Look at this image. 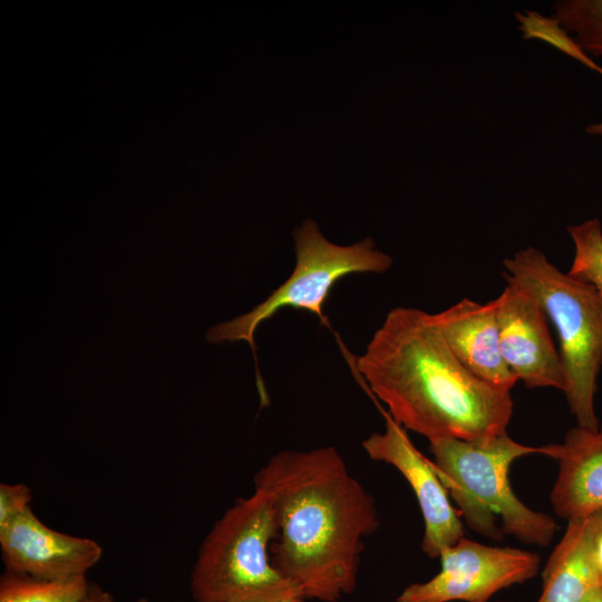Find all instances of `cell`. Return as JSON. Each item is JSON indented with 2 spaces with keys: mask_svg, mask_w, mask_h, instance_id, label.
Segmentation results:
<instances>
[{
  "mask_svg": "<svg viewBox=\"0 0 602 602\" xmlns=\"http://www.w3.org/2000/svg\"><path fill=\"white\" fill-rule=\"evenodd\" d=\"M596 562L600 572L601 586H602V544L596 543Z\"/></svg>",
  "mask_w": 602,
  "mask_h": 602,
  "instance_id": "44dd1931",
  "label": "cell"
},
{
  "mask_svg": "<svg viewBox=\"0 0 602 602\" xmlns=\"http://www.w3.org/2000/svg\"><path fill=\"white\" fill-rule=\"evenodd\" d=\"M276 525L266 492L240 497L202 542L191 573L195 602H280L302 596L273 565Z\"/></svg>",
  "mask_w": 602,
  "mask_h": 602,
  "instance_id": "5b68a950",
  "label": "cell"
},
{
  "mask_svg": "<svg viewBox=\"0 0 602 602\" xmlns=\"http://www.w3.org/2000/svg\"><path fill=\"white\" fill-rule=\"evenodd\" d=\"M6 571L43 580L86 575L100 559V545L48 527L31 506L0 527Z\"/></svg>",
  "mask_w": 602,
  "mask_h": 602,
  "instance_id": "30bf717a",
  "label": "cell"
},
{
  "mask_svg": "<svg viewBox=\"0 0 602 602\" xmlns=\"http://www.w3.org/2000/svg\"><path fill=\"white\" fill-rule=\"evenodd\" d=\"M553 10L551 19L585 55L602 56V0H562Z\"/></svg>",
  "mask_w": 602,
  "mask_h": 602,
  "instance_id": "9a60e30c",
  "label": "cell"
},
{
  "mask_svg": "<svg viewBox=\"0 0 602 602\" xmlns=\"http://www.w3.org/2000/svg\"><path fill=\"white\" fill-rule=\"evenodd\" d=\"M506 282L531 293L555 329L564 395L576 426L598 430L594 398L602 369V303L588 282L562 272L534 246L503 261Z\"/></svg>",
  "mask_w": 602,
  "mask_h": 602,
  "instance_id": "277c9868",
  "label": "cell"
},
{
  "mask_svg": "<svg viewBox=\"0 0 602 602\" xmlns=\"http://www.w3.org/2000/svg\"><path fill=\"white\" fill-rule=\"evenodd\" d=\"M495 300L502 356L517 381L564 391L563 365L538 301L508 282Z\"/></svg>",
  "mask_w": 602,
  "mask_h": 602,
  "instance_id": "9c48e42d",
  "label": "cell"
},
{
  "mask_svg": "<svg viewBox=\"0 0 602 602\" xmlns=\"http://www.w3.org/2000/svg\"><path fill=\"white\" fill-rule=\"evenodd\" d=\"M80 602H115L113 595L94 582H89L87 593ZM133 602H149L146 598Z\"/></svg>",
  "mask_w": 602,
  "mask_h": 602,
  "instance_id": "ac0fdd59",
  "label": "cell"
},
{
  "mask_svg": "<svg viewBox=\"0 0 602 602\" xmlns=\"http://www.w3.org/2000/svg\"><path fill=\"white\" fill-rule=\"evenodd\" d=\"M88 585L86 575L43 580L6 571L0 579V602H80Z\"/></svg>",
  "mask_w": 602,
  "mask_h": 602,
  "instance_id": "5bb4252c",
  "label": "cell"
},
{
  "mask_svg": "<svg viewBox=\"0 0 602 602\" xmlns=\"http://www.w3.org/2000/svg\"><path fill=\"white\" fill-rule=\"evenodd\" d=\"M596 542L602 544V512L594 515Z\"/></svg>",
  "mask_w": 602,
  "mask_h": 602,
  "instance_id": "d6986e66",
  "label": "cell"
},
{
  "mask_svg": "<svg viewBox=\"0 0 602 602\" xmlns=\"http://www.w3.org/2000/svg\"><path fill=\"white\" fill-rule=\"evenodd\" d=\"M304 598H301V596H291V598H287L280 602H304Z\"/></svg>",
  "mask_w": 602,
  "mask_h": 602,
  "instance_id": "603a6c76",
  "label": "cell"
},
{
  "mask_svg": "<svg viewBox=\"0 0 602 602\" xmlns=\"http://www.w3.org/2000/svg\"><path fill=\"white\" fill-rule=\"evenodd\" d=\"M583 602H602V586L590 593Z\"/></svg>",
  "mask_w": 602,
  "mask_h": 602,
  "instance_id": "ffe728a7",
  "label": "cell"
},
{
  "mask_svg": "<svg viewBox=\"0 0 602 602\" xmlns=\"http://www.w3.org/2000/svg\"><path fill=\"white\" fill-rule=\"evenodd\" d=\"M32 499L31 489L25 484H0V527L20 515Z\"/></svg>",
  "mask_w": 602,
  "mask_h": 602,
  "instance_id": "e0dca14e",
  "label": "cell"
},
{
  "mask_svg": "<svg viewBox=\"0 0 602 602\" xmlns=\"http://www.w3.org/2000/svg\"><path fill=\"white\" fill-rule=\"evenodd\" d=\"M379 409L385 419V430L369 435L363 439L362 448L372 460L395 467L409 484L424 520L421 548L429 557L438 559L464 537L462 516L452 504L431 460L415 447L406 429L387 410Z\"/></svg>",
  "mask_w": 602,
  "mask_h": 602,
  "instance_id": "ba28073f",
  "label": "cell"
},
{
  "mask_svg": "<svg viewBox=\"0 0 602 602\" xmlns=\"http://www.w3.org/2000/svg\"><path fill=\"white\" fill-rule=\"evenodd\" d=\"M356 378L405 429L426 437L483 440L507 433L511 391L468 371L454 356L431 314L389 311L365 353L349 359Z\"/></svg>",
  "mask_w": 602,
  "mask_h": 602,
  "instance_id": "7a4b0ae2",
  "label": "cell"
},
{
  "mask_svg": "<svg viewBox=\"0 0 602 602\" xmlns=\"http://www.w3.org/2000/svg\"><path fill=\"white\" fill-rule=\"evenodd\" d=\"M567 232L574 245L569 273L591 284L602 303V225L599 219H589L571 225Z\"/></svg>",
  "mask_w": 602,
  "mask_h": 602,
  "instance_id": "2e32d148",
  "label": "cell"
},
{
  "mask_svg": "<svg viewBox=\"0 0 602 602\" xmlns=\"http://www.w3.org/2000/svg\"><path fill=\"white\" fill-rule=\"evenodd\" d=\"M438 559L440 571L428 581L406 586L396 602H487L498 591L531 580L540 569L536 553L466 537Z\"/></svg>",
  "mask_w": 602,
  "mask_h": 602,
  "instance_id": "52a82bcc",
  "label": "cell"
},
{
  "mask_svg": "<svg viewBox=\"0 0 602 602\" xmlns=\"http://www.w3.org/2000/svg\"><path fill=\"white\" fill-rule=\"evenodd\" d=\"M537 602H583L601 588L594 515L567 522L542 572Z\"/></svg>",
  "mask_w": 602,
  "mask_h": 602,
  "instance_id": "4fadbf2b",
  "label": "cell"
},
{
  "mask_svg": "<svg viewBox=\"0 0 602 602\" xmlns=\"http://www.w3.org/2000/svg\"><path fill=\"white\" fill-rule=\"evenodd\" d=\"M600 430L602 431V420H601V423H600Z\"/></svg>",
  "mask_w": 602,
  "mask_h": 602,
  "instance_id": "cb8c5ba5",
  "label": "cell"
},
{
  "mask_svg": "<svg viewBox=\"0 0 602 602\" xmlns=\"http://www.w3.org/2000/svg\"><path fill=\"white\" fill-rule=\"evenodd\" d=\"M275 515L270 555L304 599L338 602L357 586L363 543L379 526L372 496L331 446L274 454L254 477Z\"/></svg>",
  "mask_w": 602,
  "mask_h": 602,
  "instance_id": "6da1fadb",
  "label": "cell"
},
{
  "mask_svg": "<svg viewBox=\"0 0 602 602\" xmlns=\"http://www.w3.org/2000/svg\"><path fill=\"white\" fill-rule=\"evenodd\" d=\"M433 467L464 523L476 533L501 541L504 534L525 544L546 546L556 523L526 506L509 484V468L520 457H553V444L523 445L507 433L483 440L440 438L430 441Z\"/></svg>",
  "mask_w": 602,
  "mask_h": 602,
  "instance_id": "3957f363",
  "label": "cell"
},
{
  "mask_svg": "<svg viewBox=\"0 0 602 602\" xmlns=\"http://www.w3.org/2000/svg\"><path fill=\"white\" fill-rule=\"evenodd\" d=\"M586 132L593 135H602V122L588 126Z\"/></svg>",
  "mask_w": 602,
  "mask_h": 602,
  "instance_id": "7402d4cb",
  "label": "cell"
},
{
  "mask_svg": "<svg viewBox=\"0 0 602 602\" xmlns=\"http://www.w3.org/2000/svg\"><path fill=\"white\" fill-rule=\"evenodd\" d=\"M559 474L551 492L555 514L569 521L602 512V431L570 429L555 444Z\"/></svg>",
  "mask_w": 602,
  "mask_h": 602,
  "instance_id": "7c38bea8",
  "label": "cell"
},
{
  "mask_svg": "<svg viewBox=\"0 0 602 602\" xmlns=\"http://www.w3.org/2000/svg\"><path fill=\"white\" fill-rule=\"evenodd\" d=\"M297 263L289 279L275 289L263 302L250 312L210 328L206 340L222 343L244 340L251 347L256 366L258 383L261 377L258 368L254 336L258 327L279 310L291 307L311 312L321 324L330 327L323 312L333 285L352 273H383L392 264V259L375 247L371 237L343 246L329 242L317 223L307 219L293 232Z\"/></svg>",
  "mask_w": 602,
  "mask_h": 602,
  "instance_id": "8992f818",
  "label": "cell"
},
{
  "mask_svg": "<svg viewBox=\"0 0 602 602\" xmlns=\"http://www.w3.org/2000/svg\"><path fill=\"white\" fill-rule=\"evenodd\" d=\"M431 320L468 371L496 388L511 391L517 379L502 356L495 299L480 303L464 298L431 314Z\"/></svg>",
  "mask_w": 602,
  "mask_h": 602,
  "instance_id": "8fae6325",
  "label": "cell"
}]
</instances>
